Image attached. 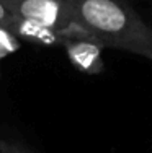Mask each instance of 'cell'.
I'll return each instance as SVG.
<instances>
[{"mask_svg":"<svg viewBox=\"0 0 152 153\" xmlns=\"http://www.w3.org/2000/svg\"><path fill=\"white\" fill-rule=\"evenodd\" d=\"M75 21L106 49L152 60V28L128 0H66Z\"/></svg>","mask_w":152,"mask_h":153,"instance_id":"1","label":"cell"},{"mask_svg":"<svg viewBox=\"0 0 152 153\" xmlns=\"http://www.w3.org/2000/svg\"><path fill=\"white\" fill-rule=\"evenodd\" d=\"M13 15L61 33L66 39L90 36L75 21L66 0H2Z\"/></svg>","mask_w":152,"mask_h":153,"instance_id":"2","label":"cell"},{"mask_svg":"<svg viewBox=\"0 0 152 153\" xmlns=\"http://www.w3.org/2000/svg\"><path fill=\"white\" fill-rule=\"evenodd\" d=\"M70 64L87 75H100L105 70L103 51L106 49L92 36L70 38L62 44Z\"/></svg>","mask_w":152,"mask_h":153,"instance_id":"3","label":"cell"},{"mask_svg":"<svg viewBox=\"0 0 152 153\" xmlns=\"http://www.w3.org/2000/svg\"><path fill=\"white\" fill-rule=\"evenodd\" d=\"M7 30H10L18 39H25L28 42L39 46H62L67 41L61 33H56L48 28H43L39 25L28 21L25 18H20L13 15V20L10 21V25L7 26Z\"/></svg>","mask_w":152,"mask_h":153,"instance_id":"4","label":"cell"},{"mask_svg":"<svg viewBox=\"0 0 152 153\" xmlns=\"http://www.w3.org/2000/svg\"><path fill=\"white\" fill-rule=\"evenodd\" d=\"M20 49V39L10 30L0 26V60Z\"/></svg>","mask_w":152,"mask_h":153,"instance_id":"5","label":"cell"},{"mask_svg":"<svg viewBox=\"0 0 152 153\" xmlns=\"http://www.w3.org/2000/svg\"><path fill=\"white\" fill-rule=\"evenodd\" d=\"M0 153H33L26 145L16 140H2L0 142Z\"/></svg>","mask_w":152,"mask_h":153,"instance_id":"6","label":"cell"},{"mask_svg":"<svg viewBox=\"0 0 152 153\" xmlns=\"http://www.w3.org/2000/svg\"><path fill=\"white\" fill-rule=\"evenodd\" d=\"M13 20V13L7 8V5L0 0V26L7 28L10 25V21Z\"/></svg>","mask_w":152,"mask_h":153,"instance_id":"7","label":"cell"}]
</instances>
